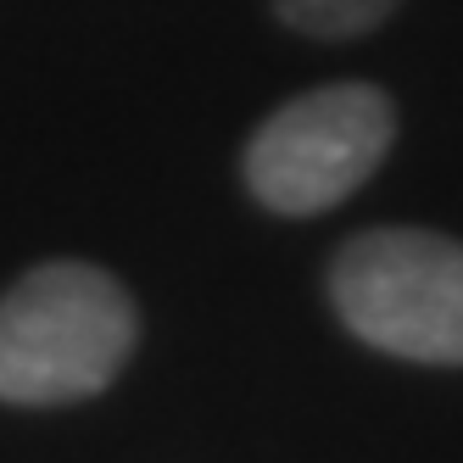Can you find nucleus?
<instances>
[{
    "label": "nucleus",
    "mask_w": 463,
    "mask_h": 463,
    "mask_svg": "<svg viewBox=\"0 0 463 463\" xmlns=\"http://www.w3.org/2000/svg\"><path fill=\"white\" fill-rule=\"evenodd\" d=\"M135 302L95 262H40L0 296V402L61 408L107 391L135 352Z\"/></svg>",
    "instance_id": "obj_1"
},
{
    "label": "nucleus",
    "mask_w": 463,
    "mask_h": 463,
    "mask_svg": "<svg viewBox=\"0 0 463 463\" xmlns=\"http://www.w3.org/2000/svg\"><path fill=\"white\" fill-rule=\"evenodd\" d=\"M329 302L357 341L408 363H463V246L430 229H369L335 251Z\"/></svg>",
    "instance_id": "obj_2"
},
{
    "label": "nucleus",
    "mask_w": 463,
    "mask_h": 463,
    "mask_svg": "<svg viewBox=\"0 0 463 463\" xmlns=\"http://www.w3.org/2000/svg\"><path fill=\"white\" fill-rule=\"evenodd\" d=\"M396 135V112L374 84H329L279 107L246 146V184L269 213L313 218L369 179Z\"/></svg>",
    "instance_id": "obj_3"
},
{
    "label": "nucleus",
    "mask_w": 463,
    "mask_h": 463,
    "mask_svg": "<svg viewBox=\"0 0 463 463\" xmlns=\"http://www.w3.org/2000/svg\"><path fill=\"white\" fill-rule=\"evenodd\" d=\"M274 12L313 40H352L396 12V0H274Z\"/></svg>",
    "instance_id": "obj_4"
}]
</instances>
